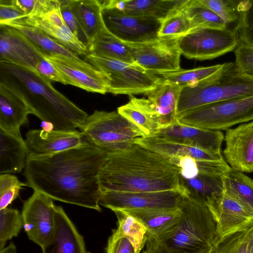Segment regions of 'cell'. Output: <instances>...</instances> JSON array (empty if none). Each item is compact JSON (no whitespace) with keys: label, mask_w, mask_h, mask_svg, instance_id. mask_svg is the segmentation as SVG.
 <instances>
[{"label":"cell","mask_w":253,"mask_h":253,"mask_svg":"<svg viewBox=\"0 0 253 253\" xmlns=\"http://www.w3.org/2000/svg\"><path fill=\"white\" fill-rule=\"evenodd\" d=\"M107 152L87 141L57 153L28 155L26 183L50 199L101 211L99 180Z\"/></svg>","instance_id":"obj_1"},{"label":"cell","mask_w":253,"mask_h":253,"mask_svg":"<svg viewBox=\"0 0 253 253\" xmlns=\"http://www.w3.org/2000/svg\"><path fill=\"white\" fill-rule=\"evenodd\" d=\"M179 172L169 158L134 143L126 149L107 152L99 180L101 191H182Z\"/></svg>","instance_id":"obj_2"},{"label":"cell","mask_w":253,"mask_h":253,"mask_svg":"<svg viewBox=\"0 0 253 253\" xmlns=\"http://www.w3.org/2000/svg\"><path fill=\"white\" fill-rule=\"evenodd\" d=\"M0 84L21 97L32 114L53 129L77 130L88 116L35 71L0 62Z\"/></svg>","instance_id":"obj_3"},{"label":"cell","mask_w":253,"mask_h":253,"mask_svg":"<svg viewBox=\"0 0 253 253\" xmlns=\"http://www.w3.org/2000/svg\"><path fill=\"white\" fill-rule=\"evenodd\" d=\"M178 208L181 218L157 239L169 253H195L212 247L216 225L208 207L184 195Z\"/></svg>","instance_id":"obj_4"},{"label":"cell","mask_w":253,"mask_h":253,"mask_svg":"<svg viewBox=\"0 0 253 253\" xmlns=\"http://www.w3.org/2000/svg\"><path fill=\"white\" fill-rule=\"evenodd\" d=\"M253 95V78L240 73L235 63L227 62L223 70L207 81L182 87L177 117L208 104Z\"/></svg>","instance_id":"obj_5"},{"label":"cell","mask_w":253,"mask_h":253,"mask_svg":"<svg viewBox=\"0 0 253 253\" xmlns=\"http://www.w3.org/2000/svg\"><path fill=\"white\" fill-rule=\"evenodd\" d=\"M88 143L105 151L126 149L146 134L117 111H94L79 128Z\"/></svg>","instance_id":"obj_6"},{"label":"cell","mask_w":253,"mask_h":253,"mask_svg":"<svg viewBox=\"0 0 253 253\" xmlns=\"http://www.w3.org/2000/svg\"><path fill=\"white\" fill-rule=\"evenodd\" d=\"M252 120L253 95L208 104L177 117L181 124L221 131Z\"/></svg>","instance_id":"obj_7"},{"label":"cell","mask_w":253,"mask_h":253,"mask_svg":"<svg viewBox=\"0 0 253 253\" xmlns=\"http://www.w3.org/2000/svg\"><path fill=\"white\" fill-rule=\"evenodd\" d=\"M85 61L106 73L109 77V92L133 95L146 93L157 87L161 78L136 64H130L89 52Z\"/></svg>","instance_id":"obj_8"},{"label":"cell","mask_w":253,"mask_h":253,"mask_svg":"<svg viewBox=\"0 0 253 253\" xmlns=\"http://www.w3.org/2000/svg\"><path fill=\"white\" fill-rule=\"evenodd\" d=\"M179 168V183L184 195L207 206L223 191V169L216 162L190 157L170 159Z\"/></svg>","instance_id":"obj_9"},{"label":"cell","mask_w":253,"mask_h":253,"mask_svg":"<svg viewBox=\"0 0 253 253\" xmlns=\"http://www.w3.org/2000/svg\"><path fill=\"white\" fill-rule=\"evenodd\" d=\"M240 42L236 30L209 27L190 30L179 39L181 53L189 59H212L234 50Z\"/></svg>","instance_id":"obj_10"},{"label":"cell","mask_w":253,"mask_h":253,"mask_svg":"<svg viewBox=\"0 0 253 253\" xmlns=\"http://www.w3.org/2000/svg\"><path fill=\"white\" fill-rule=\"evenodd\" d=\"M184 196L180 190L126 192L101 191L99 205L112 211L176 209Z\"/></svg>","instance_id":"obj_11"},{"label":"cell","mask_w":253,"mask_h":253,"mask_svg":"<svg viewBox=\"0 0 253 253\" xmlns=\"http://www.w3.org/2000/svg\"><path fill=\"white\" fill-rule=\"evenodd\" d=\"M178 40L159 38L149 42L126 43L138 66L153 73L170 72L181 69Z\"/></svg>","instance_id":"obj_12"},{"label":"cell","mask_w":253,"mask_h":253,"mask_svg":"<svg viewBox=\"0 0 253 253\" xmlns=\"http://www.w3.org/2000/svg\"><path fill=\"white\" fill-rule=\"evenodd\" d=\"M102 16L107 29L124 42L143 43L159 38L160 20L126 14L115 9H102Z\"/></svg>","instance_id":"obj_13"},{"label":"cell","mask_w":253,"mask_h":253,"mask_svg":"<svg viewBox=\"0 0 253 253\" xmlns=\"http://www.w3.org/2000/svg\"><path fill=\"white\" fill-rule=\"evenodd\" d=\"M42 56L59 70L67 84L88 92L103 94L109 92L110 81L108 75L87 62L62 55L43 53Z\"/></svg>","instance_id":"obj_14"},{"label":"cell","mask_w":253,"mask_h":253,"mask_svg":"<svg viewBox=\"0 0 253 253\" xmlns=\"http://www.w3.org/2000/svg\"><path fill=\"white\" fill-rule=\"evenodd\" d=\"M54 207L52 199L36 191L24 203L21 213L23 228L29 239L41 247L52 239Z\"/></svg>","instance_id":"obj_15"},{"label":"cell","mask_w":253,"mask_h":253,"mask_svg":"<svg viewBox=\"0 0 253 253\" xmlns=\"http://www.w3.org/2000/svg\"><path fill=\"white\" fill-rule=\"evenodd\" d=\"M43 53L18 30L0 25V62L36 71Z\"/></svg>","instance_id":"obj_16"},{"label":"cell","mask_w":253,"mask_h":253,"mask_svg":"<svg viewBox=\"0 0 253 253\" xmlns=\"http://www.w3.org/2000/svg\"><path fill=\"white\" fill-rule=\"evenodd\" d=\"M223 151L230 168L242 172L253 171V120L227 129Z\"/></svg>","instance_id":"obj_17"},{"label":"cell","mask_w":253,"mask_h":253,"mask_svg":"<svg viewBox=\"0 0 253 253\" xmlns=\"http://www.w3.org/2000/svg\"><path fill=\"white\" fill-rule=\"evenodd\" d=\"M153 136L214 153H221L224 135L221 130L205 129L178 122L162 128Z\"/></svg>","instance_id":"obj_18"},{"label":"cell","mask_w":253,"mask_h":253,"mask_svg":"<svg viewBox=\"0 0 253 253\" xmlns=\"http://www.w3.org/2000/svg\"><path fill=\"white\" fill-rule=\"evenodd\" d=\"M79 130L31 129L26 134L28 155L44 156L77 147L85 141Z\"/></svg>","instance_id":"obj_19"},{"label":"cell","mask_w":253,"mask_h":253,"mask_svg":"<svg viewBox=\"0 0 253 253\" xmlns=\"http://www.w3.org/2000/svg\"><path fill=\"white\" fill-rule=\"evenodd\" d=\"M207 206L215 223V240L253 219V213L224 191L212 198Z\"/></svg>","instance_id":"obj_20"},{"label":"cell","mask_w":253,"mask_h":253,"mask_svg":"<svg viewBox=\"0 0 253 253\" xmlns=\"http://www.w3.org/2000/svg\"><path fill=\"white\" fill-rule=\"evenodd\" d=\"M55 227L51 241L42 253H87L84 237L61 206L54 207Z\"/></svg>","instance_id":"obj_21"},{"label":"cell","mask_w":253,"mask_h":253,"mask_svg":"<svg viewBox=\"0 0 253 253\" xmlns=\"http://www.w3.org/2000/svg\"><path fill=\"white\" fill-rule=\"evenodd\" d=\"M188 0H105L102 9H115L125 14L164 20L180 9Z\"/></svg>","instance_id":"obj_22"},{"label":"cell","mask_w":253,"mask_h":253,"mask_svg":"<svg viewBox=\"0 0 253 253\" xmlns=\"http://www.w3.org/2000/svg\"><path fill=\"white\" fill-rule=\"evenodd\" d=\"M30 114L32 111L22 98L0 84V128L22 137L20 127L28 123Z\"/></svg>","instance_id":"obj_23"},{"label":"cell","mask_w":253,"mask_h":253,"mask_svg":"<svg viewBox=\"0 0 253 253\" xmlns=\"http://www.w3.org/2000/svg\"><path fill=\"white\" fill-rule=\"evenodd\" d=\"M7 21L37 28L78 56H85L89 52L87 46L75 37L66 24H59L46 15H26Z\"/></svg>","instance_id":"obj_24"},{"label":"cell","mask_w":253,"mask_h":253,"mask_svg":"<svg viewBox=\"0 0 253 253\" xmlns=\"http://www.w3.org/2000/svg\"><path fill=\"white\" fill-rule=\"evenodd\" d=\"M129 101L117 112L138 126L146 136L154 135L165 127L162 116L147 98L129 96Z\"/></svg>","instance_id":"obj_25"},{"label":"cell","mask_w":253,"mask_h":253,"mask_svg":"<svg viewBox=\"0 0 253 253\" xmlns=\"http://www.w3.org/2000/svg\"><path fill=\"white\" fill-rule=\"evenodd\" d=\"M169 159L190 157L198 160L221 161L224 160L221 153H214L189 146L155 136L137 138L135 142Z\"/></svg>","instance_id":"obj_26"},{"label":"cell","mask_w":253,"mask_h":253,"mask_svg":"<svg viewBox=\"0 0 253 253\" xmlns=\"http://www.w3.org/2000/svg\"><path fill=\"white\" fill-rule=\"evenodd\" d=\"M72 11L84 34L88 49L105 27L101 0H69Z\"/></svg>","instance_id":"obj_27"},{"label":"cell","mask_w":253,"mask_h":253,"mask_svg":"<svg viewBox=\"0 0 253 253\" xmlns=\"http://www.w3.org/2000/svg\"><path fill=\"white\" fill-rule=\"evenodd\" d=\"M28 151L22 137L0 128V173H20L25 168Z\"/></svg>","instance_id":"obj_28"},{"label":"cell","mask_w":253,"mask_h":253,"mask_svg":"<svg viewBox=\"0 0 253 253\" xmlns=\"http://www.w3.org/2000/svg\"><path fill=\"white\" fill-rule=\"evenodd\" d=\"M124 211V210H123ZM137 218L145 227L148 236L156 238L168 232L181 218L183 212L176 209L125 211Z\"/></svg>","instance_id":"obj_29"},{"label":"cell","mask_w":253,"mask_h":253,"mask_svg":"<svg viewBox=\"0 0 253 253\" xmlns=\"http://www.w3.org/2000/svg\"><path fill=\"white\" fill-rule=\"evenodd\" d=\"M181 88L176 84L162 82L157 87L145 94L163 118L165 127L177 121V107Z\"/></svg>","instance_id":"obj_30"},{"label":"cell","mask_w":253,"mask_h":253,"mask_svg":"<svg viewBox=\"0 0 253 253\" xmlns=\"http://www.w3.org/2000/svg\"><path fill=\"white\" fill-rule=\"evenodd\" d=\"M113 211L118 219V227L112 235L116 238H126L133 247L135 253H140L148 238L146 229L134 216L123 210Z\"/></svg>","instance_id":"obj_31"},{"label":"cell","mask_w":253,"mask_h":253,"mask_svg":"<svg viewBox=\"0 0 253 253\" xmlns=\"http://www.w3.org/2000/svg\"><path fill=\"white\" fill-rule=\"evenodd\" d=\"M222 181L223 191L253 213V179L231 168Z\"/></svg>","instance_id":"obj_32"},{"label":"cell","mask_w":253,"mask_h":253,"mask_svg":"<svg viewBox=\"0 0 253 253\" xmlns=\"http://www.w3.org/2000/svg\"><path fill=\"white\" fill-rule=\"evenodd\" d=\"M0 25L8 26L18 30L43 54L62 55L75 59L79 58L77 54L37 28L10 21L0 23Z\"/></svg>","instance_id":"obj_33"},{"label":"cell","mask_w":253,"mask_h":253,"mask_svg":"<svg viewBox=\"0 0 253 253\" xmlns=\"http://www.w3.org/2000/svg\"><path fill=\"white\" fill-rule=\"evenodd\" d=\"M89 51L124 62L135 64L127 44L111 34L105 26L97 36Z\"/></svg>","instance_id":"obj_34"},{"label":"cell","mask_w":253,"mask_h":253,"mask_svg":"<svg viewBox=\"0 0 253 253\" xmlns=\"http://www.w3.org/2000/svg\"><path fill=\"white\" fill-rule=\"evenodd\" d=\"M227 62L193 69H179L170 72L155 73L162 82L177 84L181 87L192 85L207 81L214 77L226 67Z\"/></svg>","instance_id":"obj_35"},{"label":"cell","mask_w":253,"mask_h":253,"mask_svg":"<svg viewBox=\"0 0 253 253\" xmlns=\"http://www.w3.org/2000/svg\"><path fill=\"white\" fill-rule=\"evenodd\" d=\"M253 236V219L214 240L215 253H247Z\"/></svg>","instance_id":"obj_36"},{"label":"cell","mask_w":253,"mask_h":253,"mask_svg":"<svg viewBox=\"0 0 253 253\" xmlns=\"http://www.w3.org/2000/svg\"><path fill=\"white\" fill-rule=\"evenodd\" d=\"M184 10L191 23V30L197 27L230 29L216 14L199 0H188Z\"/></svg>","instance_id":"obj_37"},{"label":"cell","mask_w":253,"mask_h":253,"mask_svg":"<svg viewBox=\"0 0 253 253\" xmlns=\"http://www.w3.org/2000/svg\"><path fill=\"white\" fill-rule=\"evenodd\" d=\"M185 4L162 21L159 38L179 39L189 32L191 23L184 10Z\"/></svg>","instance_id":"obj_38"},{"label":"cell","mask_w":253,"mask_h":253,"mask_svg":"<svg viewBox=\"0 0 253 253\" xmlns=\"http://www.w3.org/2000/svg\"><path fill=\"white\" fill-rule=\"evenodd\" d=\"M22 228V214L17 209L0 210V249L5 247L8 240L17 237Z\"/></svg>","instance_id":"obj_39"},{"label":"cell","mask_w":253,"mask_h":253,"mask_svg":"<svg viewBox=\"0 0 253 253\" xmlns=\"http://www.w3.org/2000/svg\"><path fill=\"white\" fill-rule=\"evenodd\" d=\"M200 1L220 17L228 26L237 28L241 20L239 9L240 0H199ZM234 30V29H233Z\"/></svg>","instance_id":"obj_40"},{"label":"cell","mask_w":253,"mask_h":253,"mask_svg":"<svg viewBox=\"0 0 253 253\" xmlns=\"http://www.w3.org/2000/svg\"><path fill=\"white\" fill-rule=\"evenodd\" d=\"M241 20L237 28L240 43L253 46V0H240Z\"/></svg>","instance_id":"obj_41"},{"label":"cell","mask_w":253,"mask_h":253,"mask_svg":"<svg viewBox=\"0 0 253 253\" xmlns=\"http://www.w3.org/2000/svg\"><path fill=\"white\" fill-rule=\"evenodd\" d=\"M235 64L241 74L253 78V46L239 43L234 50Z\"/></svg>","instance_id":"obj_42"},{"label":"cell","mask_w":253,"mask_h":253,"mask_svg":"<svg viewBox=\"0 0 253 253\" xmlns=\"http://www.w3.org/2000/svg\"><path fill=\"white\" fill-rule=\"evenodd\" d=\"M60 2L61 12L66 25L75 37L87 46L86 38L72 11L69 0H60Z\"/></svg>","instance_id":"obj_43"},{"label":"cell","mask_w":253,"mask_h":253,"mask_svg":"<svg viewBox=\"0 0 253 253\" xmlns=\"http://www.w3.org/2000/svg\"><path fill=\"white\" fill-rule=\"evenodd\" d=\"M36 71L49 82H57L67 84L66 81L59 70L49 61L43 58L37 65Z\"/></svg>","instance_id":"obj_44"},{"label":"cell","mask_w":253,"mask_h":253,"mask_svg":"<svg viewBox=\"0 0 253 253\" xmlns=\"http://www.w3.org/2000/svg\"><path fill=\"white\" fill-rule=\"evenodd\" d=\"M106 253H135L130 242L126 238H116L111 235L106 248Z\"/></svg>","instance_id":"obj_45"},{"label":"cell","mask_w":253,"mask_h":253,"mask_svg":"<svg viewBox=\"0 0 253 253\" xmlns=\"http://www.w3.org/2000/svg\"><path fill=\"white\" fill-rule=\"evenodd\" d=\"M26 16L23 12L17 7L6 0H0V23L13 20L19 17Z\"/></svg>","instance_id":"obj_46"},{"label":"cell","mask_w":253,"mask_h":253,"mask_svg":"<svg viewBox=\"0 0 253 253\" xmlns=\"http://www.w3.org/2000/svg\"><path fill=\"white\" fill-rule=\"evenodd\" d=\"M147 253H169L164 245L155 237L148 236L146 244ZM213 249L212 247L203 249L195 253H210Z\"/></svg>","instance_id":"obj_47"},{"label":"cell","mask_w":253,"mask_h":253,"mask_svg":"<svg viewBox=\"0 0 253 253\" xmlns=\"http://www.w3.org/2000/svg\"><path fill=\"white\" fill-rule=\"evenodd\" d=\"M29 186L26 183L20 181L17 176L8 173L0 175V195L15 186Z\"/></svg>","instance_id":"obj_48"},{"label":"cell","mask_w":253,"mask_h":253,"mask_svg":"<svg viewBox=\"0 0 253 253\" xmlns=\"http://www.w3.org/2000/svg\"><path fill=\"white\" fill-rule=\"evenodd\" d=\"M22 186L14 187L0 195V210L7 208L18 196Z\"/></svg>","instance_id":"obj_49"},{"label":"cell","mask_w":253,"mask_h":253,"mask_svg":"<svg viewBox=\"0 0 253 253\" xmlns=\"http://www.w3.org/2000/svg\"><path fill=\"white\" fill-rule=\"evenodd\" d=\"M10 2L28 15L33 10L36 0H11Z\"/></svg>","instance_id":"obj_50"},{"label":"cell","mask_w":253,"mask_h":253,"mask_svg":"<svg viewBox=\"0 0 253 253\" xmlns=\"http://www.w3.org/2000/svg\"><path fill=\"white\" fill-rule=\"evenodd\" d=\"M16 247L12 242H10L7 246L0 249V253H16Z\"/></svg>","instance_id":"obj_51"},{"label":"cell","mask_w":253,"mask_h":253,"mask_svg":"<svg viewBox=\"0 0 253 253\" xmlns=\"http://www.w3.org/2000/svg\"><path fill=\"white\" fill-rule=\"evenodd\" d=\"M247 253H253V236L249 243Z\"/></svg>","instance_id":"obj_52"},{"label":"cell","mask_w":253,"mask_h":253,"mask_svg":"<svg viewBox=\"0 0 253 253\" xmlns=\"http://www.w3.org/2000/svg\"><path fill=\"white\" fill-rule=\"evenodd\" d=\"M210 253H215L214 249L213 248V249H212V251H211V252Z\"/></svg>","instance_id":"obj_53"},{"label":"cell","mask_w":253,"mask_h":253,"mask_svg":"<svg viewBox=\"0 0 253 253\" xmlns=\"http://www.w3.org/2000/svg\"><path fill=\"white\" fill-rule=\"evenodd\" d=\"M142 253H147L146 251L145 250V251H143V252H142Z\"/></svg>","instance_id":"obj_54"}]
</instances>
